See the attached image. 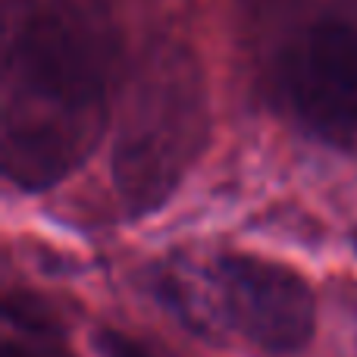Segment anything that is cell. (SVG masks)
Returning <instances> with one entry per match:
<instances>
[{
    "label": "cell",
    "instance_id": "obj_1",
    "mask_svg": "<svg viewBox=\"0 0 357 357\" xmlns=\"http://www.w3.org/2000/svg\"><path fill=\"white\" fill-rule=\"evenodd\" d=\"M3 169L47 188L82 167L107 123L116 25L107 0H6Z\"/></svg>",
    "mask_w": 357,
    "mask_h": 357
},
{
    "label": "cell",
    "instance_id": "obj_2",
    "mask_svg": "<svg viewBox=\"0 0 357 357\" xmlns=\"http://www.w3.org/2000/svg\"><path fill=\"white\" fill-rule=\"evenodd\" d=\"M207 138V104L197 69L178 54L154 60L126 104L113 176L129 210H154L173 195Z\"/></svg>",
    "mask_w": 357,
    "mask_h": 357
},
{
    "label": "cell",
    "instance_id": "obj_3",
    "mask_svg": "<svg viewBox=\"0 0 357 357\" xmlns=\"http://www.w3.org/2000/svg\"><path fill=\"white\" fill-rule=\"evenodd\" d=\"M279 91L304 132L357 154V0H335L285 44Z\"/></svg>",
    "mask_w": 357,
    "mask_h": 357
},
{
    "label": "cell",
    "instance_id": "obj_4",
    "mask_svg": "<svg viewBox=\"0 0 357 357\" xmlns=\"http://www.w3.org/2000/svg\"><path fill=\"white\" fill-rule=\"evenodd\" d=\"M213 289L229 326L266 351H298L314 335V291L289 266L229 254L216 264Z\"/></svg>",
    "mask_w": 357,
    "mask_h": 357
},
{
    "label": "cell",
    "instance_id": "obj_5",
    "mask_svg": "<svg viewBox=\"0 0 357 357\" xmlns=\"http://www.w3.org/2000/svg\"><path fill=\"white\" fill-rule=\"evenodd\" d=\"M6 320L19 326V333L3 342V357H73L47 333V323L41 317H29V307H19L13 298L6 301Z\"/></svg>",
    "mask_w": 357,
    "mask_h": 357
},
{
    "label": "cell",
    "instance_id": "obj_6",
    "mask_svg": "<svg viewBox=\"0 0 357 357\" xmlns=\"http://www.w3.org/2000/svg\"><path fill=\"white\" fill-rule=\"evenodd\" d=\"M94 348H98L100 357H154L142 342H135L132 335L113 333V329H104V333L94 335Z\"/></svg>",
    "mask_w": 357,
    "mask_h": 357
},
{
    "label": "cell",
    "instance_id": "obj_7",
    "mask_svg": "<svg viewBox=\"0 0 357 357\" xmlns=\"http://www.w3.org/2000/svg\"><path fill=\"white\" fill-rule=\"evenodd\" d=\"M354 245H357V229H354Z\"/></svg>",
    "mask_w": 357,
    "mask_h": 357
}]
</instances>
